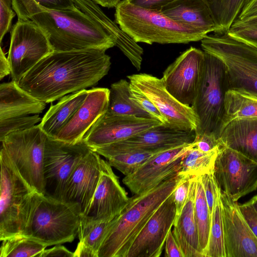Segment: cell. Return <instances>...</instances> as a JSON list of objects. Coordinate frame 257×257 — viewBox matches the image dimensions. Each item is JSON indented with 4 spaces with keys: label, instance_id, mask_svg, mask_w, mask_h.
I'll use <instances>...</instances> for the list:
<instances>
[{
    "label": "cell",
    "instance_id": "7402d4cb",
    "mask_svg": "<svg viewBox=\"0 0 257 257\" xmlns=\"http://www.w3.org/2000/svg\"><path fill=\"white\" fill-rule=\"evenodd\" d=\"M109 94V89L106 88L89 89L82 104L54 139L72 144L82 141L98 119L107 112Z\"/></svg>",
    "mask_w": 257,
    "mask_h": 257
},
{
    "label": "cell",
    "instance_id": "4dcf8cb0",
    "mask_svg": "<svg viewBox=\"0 0 257 257\" xmlns=\"http://www.w3.org/2000/svg\"><path fill=\"white\" fill-rule=\"evenodd\" d=\"M246 117H257V97L233 89L227 90L221 132L233 119Z\"/></svg>",
    "mask_w": 257,
    "mask_h": 257
},
{
    "label": "cell",
    "instance_id": "ee69618b",
    "mask_svg": "<svg viewBox=\"0 0 257 257\" xmlns=\"http://www.w3.org/2000/svg\"><path fill=\"white\" fill-rule=\"evenodd\" d=\"M193 143L196 148L205 153L221 146L219 140L216 137L208 135L196 136Z\"/></svg>",
    "mask_w": 257,
    "mask_h": 257
},
{
    "label": "cell",
    "instance_id": "ac0fdd59",
    "mask_svg": "<svg viewBox=\"0 0 257 257\" xmlns=\"http://www.w3.org/2000/svg\"><path fill=\"white\" fill-rule=\"evenodd\" d=\"M161 123L154 118L113 115L106 112L89 129L83 141L93 149L126 140Z\"/></svg>",
    "mask_w": 257,
    "mask_h": 257
},
{
    "label": "cell",
    "instance_id": "1f68e13d",
    "mask_svg": "<svg viewBox=\"0 0 257 257\" xmlns=\"http://www.w3.org/2000/svg\"><path fill=\"white\" fill-rule=\"evenodd\" d=\"M202 1L210 11L218 33H224L230 29L250 0Z\"/></svg>",
    "mask_w": 257,
    "mask_h": 257
},
{
    "label": "cell",
    "instance_id": "cb8c5ba5",
    "mask_svg": "<svg viewBox=\"0 0 257 257\" xmlns=\"http://www.w3.org/2000/svg\"><path fill=\"white\" fill-rule=\"evenodd\" d=\"M78 9L98 23L114 38L117 46L139 71L143 60V49L116 23L113 22L91 0H73Z\"/></svg>",
    "mask_w": 257,
    "mask_h": 257
},
{
    "label": "cell",
    "instance_id": "60d3db41",
    "mask_svg": "<svg viewBox=\"0 0 257 257\" xmlns=\"http://www.w3.org/2000/svg\"><path fill=\"white\" fill-rule=\"evenodd\" d=\"M200 177L208 204L211 219L217 195L218 186L214 177L213 170L200 176Z\"/></svg>",
    "mask_w": 257,
    "mask_h": 257
},
{
    "label": "cell",
    "instance_id": "7a4b0ae2",
    "mask_svg": "<svg viewBox=\"0 0 257 257\" xmlns=\"http://www.w3.org/2000/svg\"><path fill=\"white\" fill-rule=\"evenodd\" d=\"M18 19H29L47 35L54 51L87 49L106 50L115 46L113 37L76 7L48 10L34 0H12Z\"/></svg>",
    "mask_w": 257,
    "mask_h": 257
},
{
    "label": "cell",
    "instance_id": "f1b7e54d",
    "mask_svg": "<svg viewBox=\"0 0 257 257\" xmlns=\"http://www.w3.org/2000/svg\"><path fill=\"white\" fill-rule=\"evenodd\" d=\"M115 218L98 220L82 215L77 233L79 242L74 257H98L99 249Z\"/></svg>",
    "mask_w": 257,
    "mask_h": 257
},
{
    "label": "cell",
    "instance_id": "74e56055",
    "mask_svg": "<svg viewBox=\"0 0 257 257\" xmlns=\"http://www.w3.org/2000/svg\"><path fill=\"white\" fill-rule=\"evenodd\" d=\"M42 119L39 115L35 114L0 119V141L12 133L35 126Z\"/></svg>",
    "mask_w": 257,
    "mask_h": 257
},
{
    "label": "cell",
    "instance_id": "db71d44e",
    "mask_svg": "<svg viewBox=\"0 0 257 257\" xmlns=\"http://www.w3.org/2000/svg\"><path fill=\"white\" fill-rule=\"evenodd\" d=\"M248 202L257 213V195L251 198Z\"/></svg>",
    "mask_w": 257,
    "mask_h": 257
},
{
    "label": "cell",
    "instance_id": "f907efd6",
    "mask_svg": "<svg viewBox=\"0 0 257 257\" xmlns=\"http://www.w3.org/2000/svg\"><path fill=\"white\" fill-rule=\"evenodd\" d=\"M257 16V0H250L236 20H241Z\"/></svg>",
    "mask_w": 257,
    "mask_h": 257
},
{
    "label": "cell",
    "instance_id": "d6a6232c",
    "mask_svg": "<svg viewBox=\"0 0 257 257\" xmlns=\"http://www.w3.org/2000/svg\"><path fill=\"white\" fill-rule=\"evenodd\" d=\"M220 147L205 153L196 148L194 144L184 155L178 175L195 177L212 171Z\"/></svg>",
    "mask_w": 257,
    "mask_h": 257
},
{
    "label": "cell",
    "instance_id": "8fae6325",
    "mask_svg": "<svg viewBox=\"0 0 257 257\" xmlns=\"http://www.w3.org/2000/svg\"><path fill=\"white\" fill-rule=\"evenodd\" d=\"M53 51L44 31L34 21L18 19L11 32L8 58L12 80L17 84L40 60Z\"/></svg>",
    "mask_w": 257,
    "mask_h": 257
},
{
    "label": "cell",
    "instance_id": "9c48e42d",
    "mask_svg": "<svg viewBox=\"0 0 257 257\" xmlns=\"http://www.w3.org/2000/svg\"><path fill=\"white\" fill-rule=\"evenodd\" d=\"M47 136L39 124L12 133L1 141L7 154L23 179L36 192L45 194L43 159Z\"/></svg>",
    "mask_w": 257,
    "mask_h": 257
},
{
    "label": "cell",
    "instance_id": "ab89813d",
    "mask_svg": "<svg viewBox=\"0 0 257 257\" xmlns=\"http://www.w3.org/2000/svg\"><path fill=\"white\" fill-rule=\"evenodd\" d=\"M130 97L152 117L160 120L163 123L167 124L166 120L152 101L131 83Z\"/></svg>",
    "mask_w": 257,
    "mask_h": 257
},
{
    "label": "cell",
    "instance_id": "836d02e7",
    "mask_svg": "<svg viewBox=\"0 0 257 257\" xmlns=\"http://www.w3.org/2000/svg\"><path fill=\"white\" fill-rule=\"evenodd\" d=\"M0 257H39L47 247L23 235H16L2 240Z\"/></svg>",
    "mask_w": 257,
    "mask_h": 257
},
{
    "label": "cell",
    "instance_id": "d590c367",
    "mask_svg": "<svg viewBox=\"0 0 257 257\" xmlns=\"http://www.w3.org/2000/svg\"><path fill=\"white\" fill-rule=\"evenodd\" d=\"M194 213L198 227L200 245L205 257L208 241L211 219L200 176L196 178Z\"/></svg>",
    "mask_w": 257,
    "mask_h": 257
},
{
    "label": "cell",
    "instance_id": "ffe728a7",
    "mask_svg": "<svg viewBox=\"0 0 257 257\" xmlns=\"http://www.w3.org/2000/svg\"><path fill=\"white\" fill-rule=\"evenodd\" d=\"M105 162L92 150L79 161L67 182L65 201L78 204L82 215L90 204Z\"/></svg>",
    "mask_w": 257,
    "mask_h": 257
},
{
    "label": "cell",
    "instance_id": "7dc6e473",
    "mask_svg": "<svg viewBox=\"0 0 257 257\" xmlns=\"http://www.w3.org/2000/svg\"><path fill=\"white\" fill-rule=\"evenodd\" d=\"M166 257H184V255L178 244L172 230H171L165 241Z\"/></svg>",
    "mask_w": 257,
    "mask_h": 257
},
{
    "label": "cell",
    "instance_id": "f6af8a7d",
    "mask_svg": "<svg viewBox=\"0 0 257 257\" xmlns=\"http://www.w3.org/2000/svg\"><path fill=\"white\" fill-rule=\"evenodd\" d=\"M239 209L253 233L257 238V213L248 201L239 204Z\"/></svg>",
    "mask_w": 257,
    "mask_h": 257
},
{
    "label": "cell",
    "instance_id": "ba28073f",
    "mask_svg": "<svg viewBox=\"0 0 257 257\" xmlns=\"http://www.w3.org/2000/svg\"><path fill=\"white\" fill-rule=\"evenodd\" d=\"M201 41L204 51L224 64L229 89L257 97V48L232 38L226 33L208 35Z\"/></svg>",
    "mask_w": 257,
    "mask_h": 257
},
{
    "label": "cell",
    "instance_id": "e575fe53",
    "mask_svg": "<svg viewBox=\"0 0 257 257\" xmlns=\"http://www.w3.org/2000/svg\"><path fill=\"white\" fill-rule=\"evenodd\" d=\"M218 187L210 220V226L205 257H226L224 245L222 211Z\"/></svg>",
    "mask_w": 257,
    "mask_h": 257
},
{
    "label": "cell",
    "instance_id": "8d00e7d4",
    "mask_svg": "<svg viewBox=\"0 0 257 257\" xmlns=\"http://www.w3.org/2000/svg\"><path fill=\"white\" fill-rule=\"evenodd\" d=\"M161 152L162 151H132L112 154L105 158L111 167L124 175L128 176L135 173L148 160Z\"/></svg>",
    "mask_w": 257,
    "mask_h": 257
},
{
    "label": "cell",
    "instance_id": "484cf974",
    "mask_svg": "<svg viewBox=\"0 0 257 257\" xmlns=\"http://www.w3.org/2000/svg\"><path fill=\"white\" fill-rule=\"evenodd\" d=\"M218 140L221 146L257 161V117L233 119L222 130Z\"/></svg>",
    "mask_w": 257,
    "mask_h": 257
},
{
    "label": "cell",
    "instance_id": "d6986e66",
    "mask_svg": "<svg viewBox=\"0 0 257 257\" xmlns=\"http://www.w3.org/2000/svg\"><path fill=\"white\" fill-rule=\"evenodd\" d=\"M220 189V188H219ZM226 257H257V238L237 202L220 189Z\"/></svg>",
    "mask_w": 257,
    "mask_h": 257
},
{
    "label": "cell",
    "instance_id": "44dd1931",
    "mask_svg": "<svg viewBox=\"0 0 257 257\" xmlns=\"http://www.w3.org/2000/svg\"><path fill=\"white\" fill-rule=\"evenodd\" d=\"M130 198L106 161L90 204L83 215L94 220H112L120 214Z\"/></svg>",
    "mask_w": 257,
    "mask_h": 257
},
{
    "label": "cell",
    "instance_id": "5b68a950",
    "mask_svg": "<svg viewBox=\"0 0 257 257\" xmlns=\"http://www.w3.org/2000/svg\"><path fill=\"white\" fill-rule=\"evenodd\" d=\"M81 215L77 203L36 192L30 220L23 235L47 246L71 242L77 234Z\"/></svg>",
    "mask_w": 257,
    "mask_h": 257
},
{
    "label": "cell",
    "instance_id": "11a10c76",
    "mask_svg": "<svg viewBox=\"0 0 257 257\" xmlns=\"http://www.w3.org/2000/svg\"><path fill=\"white\" fill-rule=\"evenodd\" d=\"M9 7H12V0H1Z\"/></svg>",
    "mask_w": 257,
    "mask_h": 257
},
{
    "label": "cell",
    "instance_id": "30bf717a",
    "mask_svg": "<svg viewBox=\"0 0 257 257\" xmlns=\"http://www.w3.org/2000/svg\"><path fill=\"white\" fill-rule=\"evenodd\" d=\"M91 150L83 140L72 144L47 136L43 159L44 195L65 201V187L72 172Z\"/></svg>",
    "mask_w": 257,
    "mask_h": 257
},
{
    "label": "cell",
    "instance_id": "d4e9b609",
    "mask_svg": "<svg viewBox=\"0 0 257 257\" xmlns=\"http://www.w3.org/2000/svg\"><path fill=\"white\" fill-rule=\"evenodd\" d=\"M162 13L170 19L206 35L218 33V29L202 0H175L164 6Z\"/></svg>",
    "mask_w": 257,
    "mask_h": 257
},
{
    "label": "cell",
    "instance_id": "3957f363",
    "mask_svg": "<svg viewBox=\"0 0 257 257\" xmlns=\"http://www.w3.org/2000/svg\"><path fill=\"white\" fill-rule=\"evenodd\" d=\"M181 178L177 174L150 190L131 197L115 218L99 249L98 257H125L137 235L173 192Z\"/></svg>",
    "mask_w": 257,
    "mask_h": 257
},
{
    "label": "cell",
    "instance_id": "2e32d148",
    "mask_svg": "<svg viewBox=\"0 0 257 257\" xmlns=\"http://www.w3.org/2000/svg\"><path fill=\"white\" fill-rule=\"evenodd\" d=\"M193 143L161 152L148 160L133 174L125 176L122 182L134 194L148 191L178 174L181 161Z\"/></svg>",
    "mask_w": 257,
    "mask_h": 257
},
{
    "label": "cell",
    "instance_id": "277c9868",
    "mask_svg": "<svg viewBox=\"0 0 257 257\" xmlns=\"http://www.w3.org/2000/svg\"><path fill=\"white\" fill-rule=\"evenodd\" d=\"M114 16L115 22L137 43L187 44L208 35L170 19L161 11L141 8L128 0L118 4Z\"/></svg>",
    "mask_w": 257,
    "mask_h": 257
},
{
    "label": "cell",
    "instance_id": "681fc988",
    "mask_svg": "<svg viewBox=\"0 0 257 257\" xmlns=\"http://www.w3.org/2000/svg\"><path fill=\"white\" fill-rule=\"evenodd\" d=\"M74 257L72 252L63 245L57 244L52 248L45 249L40 254L39 257Z\"/></svg>",
    "mask_w": 257,
    "mask_h": 257
},
{
    "label": "cell",
    "instance_id": "8992f818",
    "mask_svg": "<svg viewBox=\"0 0 257 257\" xmlns=\"http://www.w3.org/2000/svg\"><path fill=\"white\" fill-rule=\"evenodd\" d=\"M0 240L23 235L30 221L35 192L1 150Z\"/></svg>",
    "mask_w": 257,
    "mask_h": 257
},
{
    "label": "cell",
    "instance_id": "5bb4252c",
    "mask_svg": "<svg viewBox=\"0 0 257 257\" xmlns=\"http://www.w3.org/2000/svg\"><path fill=\"white\" fill-rule=\"evenodd\" d=\"M195 131H186L161 123L128 139L92 150L105 158L132 151L160 152L192 143Z\"/></svg>",
    "mask_w": 257,
    "mask_h": 257
},
{
    "label": "cell",
    "instance_id": "603a6c76",
    "mask_svg": "<svg viewBox=\"0 0 257 257\" xmlns=\"http://www.w3.org/2000/svg\"><path fill=\"white\" fill-rule=\"evenodd\" d=\"M197 177L191 179L188 197L181 212L175 218L172 230L184 257H204L194 213Z\"/></svg>",
    "mask_w": 257,
    "mask_h": 257
},
{
    "label": "cell",
    "instance_id": "f546056e",
    "mask_svg": "<svg viewBox=\"0 0 257 257\" xmlns=\"http://www.w3.org/2000/svg\"><path fill=\"white\" fill-rule=\"evenodd\" d=\"M107 112L113 115L153 118L131 98L130 82L125 79H120L111 85Z\"/></svg>",
    "mask_w": 257,
    "mask_h": 257
},
{
    "label": "cell",
    "instance_id": "bcb514c9",
    "mask_svg": "<svg viewBox=\"0 0 257 257\" xmlns=\"http://www.w3.org/2000/svg\"><path fill=\"white\" fill-rule=\"evenodd\" d=\"M42 8L48 10L72 9L76 7L73 0H34Z\"/></svg>",
    "mask_w": 257,
    "mask_h": 257
},
{
    "label": "cell",
    "instance_id": "9a60e30c",
    "mask_svg": "<svg viewBox=\"0 0 257 257\" xmlns=\"http://www.w3.org/2000/svg\"><path fill=\"white\" fill-rule=\"evenodd\" d=\"M204 52L191 47L164 71L162 79L169 92L181 103L191 106L200 82Z\"/></svg>",
    "mask_w": 257,
    "mask_h": 257
},
{
    "label": "cell",
    "instance_id": "b9f144b4",
    "mask_svg": "<svg viewBox=\"0 0 257 257\" xmlns=\"http://www.w3.org/2000/svg\"><path fill=\"white\" fill-rule=\"evenodd\" d=\"M181 177L178 185L173 191L176 212V218L180 214L186 203L189 194L191 179L192 178L190 176Z\"/></svg>",
    "mask_w": 257,
    "mask_h": 257
},
{
    "label": "cell",
    "instance_id": "4316f807",
    "mask_svg": "<svg viewBox=\"0 0 257 257\" xmlns=\"http://www.w3.org/2000/svg\"><path fill=\"white\" fill-rule=\"evenodd\" d=\"M46 105L13 80L0 85V119L39 114Z\"/></svg>",
    "mask_w": 257,
    "mask_h": 257
},
{
    "label": "cell",
    "instance_id": "816d5d0a",
    "mask_svg": "<svg viewBox=\"0 0 257 257\" xmlns=\"http://www.w3.org/2000/svg\"><path fill=\"white\" fill-rule=\"evenodd\" d=\"M11 69L8 57L1 47L0 50V79L2 80L5 76L10 74Z\"/></svg>",
    "mask_w": 257,
    "mask_h": 257
},
{
    "label": "cell",
    "instance_id": "4fadbf2b",
    "mask_svg": "<svg viewBox=\"0 0 257 257\" xmlns=\"http://www.w3.org/2000/svg\"><path fill=\"white\" fill-rule=\"evenodd\" d=\"M130 82L147 96L167 124L186 131H195L198 118L191 106L184 105L167 90L163 79L147 73L127 76Z\"/></svg>",
    "mask_w": 257,
    "mask_h": 257
},
{
    "label": "cell",
    "instance_id": "52a82bcc",
    "mask_svg": "<svg viewBox=\"0 0 257 257\" xmlns=\"http://www.w3.org/2000/svg\"><path fill=\"white\" fill-rule=\"evenodd\" d=\"M204 52L202 75L191 107L198 120L196 136H213L218 140L224 115V99L229 89L225 66Z\"/></svg>",
    "mask_w": 257,
    "mask_h": 257
},
{
    "label": "cell",
    "instance_id": "c3c4849f",
    "mask_svg": "<svg viewBox=\"0 0 257 257\" xmlns=\"http://www.w3.org/2000/svg\"><path fill=\"white\" fill-rule=\"evenodd\" d=\"M175 0H128L132 4L145 9L161 11L166 5Z\"/></svg>",
    "mask_w": 257,
    "mask_h": 257
},
{
    "label": "cell",
    "instance_id": "7bdbcfd3",
    "mask_svg": "<svg viewBox=\"0 0 257 257\" xmlns=\"http://www.w3.org/2000/svg\"><path fill=\"white\" fill-rule=\"evenodd\" d=\"M12 8L0 0V41L2 42L5 34L10 30L13 19L16 13Z\"/></svg>",
    "mask_w": 257,
    "mask_h": 257
},
{
    "label": "cell",
    "instance_id": "83f0119b",
    "mask_svg": "<svg viewBox=\"0 0 257 257\" xmlns=\"http://www.w3.org/2000/svg\"><path fill=\"white\" fill-rule=\"evenodd\" d=\"M88 92L85 89L66 95L56 104H52L39 124L43 132L54 138L82 104Z\"/></svg>",
    "mask_w": 257,
    "mask_h": 257
},
{
    "label": "cell",
    "instance_id": "e0dca14e",
    "mask_svg": "<svg viewBox=\"0 0 257 257\" xmlns=\"http://www.w3.org/2000/svg\"><path fill=\"white\" fill-rule=\"evenodd\" d=\"M173 192L150 218L131 244L125 257H159L176 218Z\"/></svg>",
    "mask_w": 257,
    "mask_h": 257
},
{
    "label": "cell",
    "instance_id": "f5cc1de1",
    "mask_svg": "<svg viewBox=\"0 0 257 257\" xmlns=\"http://www.w3.org/2000/svg\"><path fill=\"white\" fill-rule=\"evenodd\" d=\"M97 5L108 8H115L121 0H92Z\"/></svg>",
    "mask_w": 257,
    "mask_h": 257
},
{
    "label": "cell",
    "instance_id": "7c38bea8",
    "mask_svg": "<svg viewBox=\"0 0 257 257\" xmlns=\"http://www.w3.org/2000/svg\"><path fill=\"white\" fill-rule=\"evenodd\" d=\"M213 173L220 189L234 201L257 189V161L220 146Z\"/></svg>",
    "mask_w": 257,
    "mask_h": 257
},
{
    "label": "cell",
    "instance_id": "f35d334b",
    "mask_svg": "<svg viewBox=\"0 0 257 257\" xmlns=\"http://www.w3.org/2000/svg\"><path fill=\"white\" fill-rule=\"evenodd\" d=\"M226 33L235 40L257 48V25L234 23Z\"/></svg>",
    "mask_w": 257,
    "mask_h": 257
},
{
    "label": "cell",
    "instance_id": "6da1fadb",
    "mask_svg": "<svg viewBox=\"0 0 257 257\" xmlns=\"http://www.w3.org/2000/svg\"><path fill=\"white\" fill-rule=\"evenodd\" d=\"M106 50L87 49L53 51L29 70L18 83L46 103L96 85L110 69Z\"/></svg>",
    "mask_w": 257,
    "mask_h": 257
}]
</instances>
